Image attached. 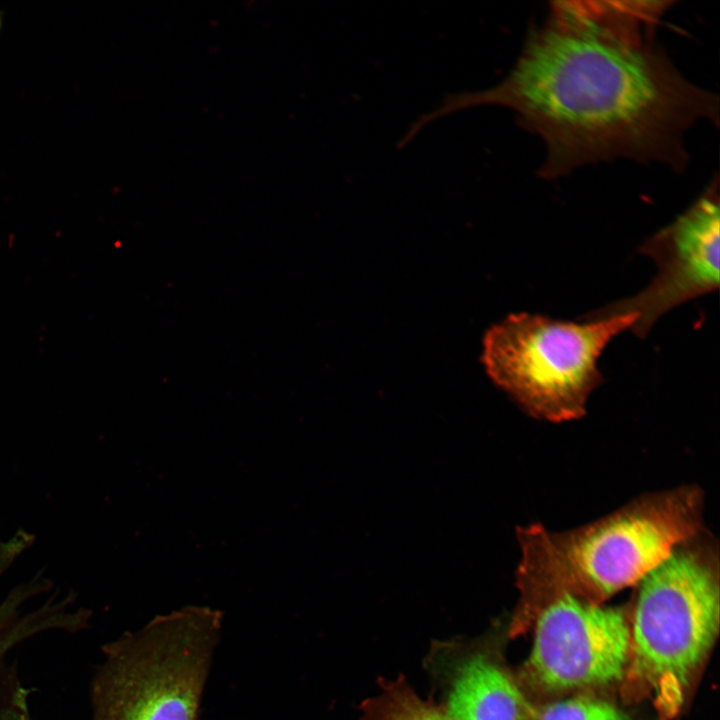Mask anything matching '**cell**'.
I'll return each instance as SVG.
<instances>
[{"label": "cell", "mask_w": 720, "mask_h": 720, "mask_svg": "<svg viewBox=\"0 0 720 720\" xmlns=\"http://www.w3.org/2000/svg\"><path fill=\"white\" fill-rule=\"evenodd\" d=\"M443 712L449 720H528L530 707L498 664L475 653L456 669Z\"/></svg>", "instance_id": "ba28073f"}, {"label": "cell", "mask_w": 720, "mask_h": 720, "mask_svg": "<svg viewBox=\"0 0 720 720\" xmlns=\"http://www.w3.org/2000/svg\"><path fill=\"white\" fill-rule=\"evenodd\" d=\"M222 613L185 606L101 647L87 720H199Z\"/></svg>", "instance_id": "3957f363"}, {"label": "cell", "mask_w": 720, "mask_h": 720, "mask_svg": "<svg viewBox=\"0 0 720 720\" xmlns=\"http://www.w3.org/2000/svg\"><path fill=\"white\" fill-rule=\"evenodd\" d=\"M703 508L701 490L684 486L639 497L576 529L521 528L518 579L527 609L539 612L563 595L600 604L638 584L699 535Z\"/></svg>", "instance_id": "7a4b0ae2"}, {"label": "cell", "mask_w": 720, "mask_h": 720, "mask_svg": "<svg viewBox=\"0 0 720 720\" xmlns=\"http://www.w3.org/2000/svg\"><path fill=\"white\" fill-rule=\"evenodd\" d=\"M692 540L638 583L626 672L664 717L684 702L689 682L719 628L718 558Z\"/></svg>", "instance_id": "277c9868"}, {"label": "cell", "mask_w": 720, "mask_h": 720, "mask_svg": "<svg viewBox=\"0 0 720 720\" xmlns=\"http://www.w3.org/2000/svg\"><path fill=\"white\" fill-rule=\"evenodd\" d=\"M361 709V720H449L442 709L419 697L401 678L385 681Z\"/></svg>", "instance_id": "9c48e42d"}, {"label": "cell", "mask_w": 720, "mask_h": 720, "mask_svg": "<svg viewBox=\"0 0 720 720\" xmlns=\"http://www.w3.org/2000/svg\"><path fill=\"white\" fill-rule=\"evenodd\" d=\"M719 197L711 187L684 214L640 248L651 257L658 273L639 294L606 305L584 316L595 321L637 314L632 332L644 337L656 320L719 285Z\"/></svg>", "instance_id": "52a82bcc"}, {"label": "cell", "mask_w": 720, "mask_h": 720, "mask_svg": "<svg viewBox=\"0 0 720 720\" xmlns=\"http://www.w3.org/2000/svg\"><path fill=\"white\" fill-rule=\"evenodd\" d=\"M630 648L621 610L563 595L538 612L527 671L549 691L603 685L625 675Z\"/></svg>", "instance_id": "8992f818"}, {"label": "cell", "mask_w": 720, "mask_h": 720, "mask_svg": "<svg viewBox=\"0 0 720 720\" xmlns=\"http://www.w3.org/2000/svg\"><path fill=\"white\" fill-rule=\"evenodd\" d=\"M653 27L632 2L555 3L501 81L445 96L419 123L475 107L510 109L542 138L545 178L616 158L681 168L685 133L718 119V99L679 73L653 44Z\"/></svg>", "instance_id": "6da1fadb"}, {"label": "cell", "mask_w": 720, "mask_h": 720, "mask_svg": "<svg viewBox=\"0 0 720 720\" xmlns=\"http://www.w3.org/2000/svg\"><path fill=\"white\" fill-rule=\"evenodd\" d=\"M2 22H3V16H2V14L0 13V30H1V27H2Z\"/></svg>", "instance_id": "8fae6325"}, {"label": "cell", "mask_w": 720, "mask_h": 720, "mask_svg": "<svg viewBox=\"0 0 720 720\" xmlns=\"http://www.w3.org/2000/svg\"><path fill=\"white\" fill-rule=\"evenodd\" d=\"M537 720H630L627 714L606 701L572 698L544 707Z\"/></svg>", "instance_id": "30bf717a"}, {"label": "cell", "mask_w": 720, "mask_h": 720, "mask_svg": "<svg viewBox=\"0 0 720 720\" xmlns=\"http://www.w3.org/2000/svg\"><path fill=\"white\" fill-rule=\"evenodd\" d=\"M637 314L575 323L520 313L490 328L483 363L492 380L536 418L562 422L585 414L602 382L597 360Z\"/></svg>", "instance_id": "5b68a950"}]
</instances>
